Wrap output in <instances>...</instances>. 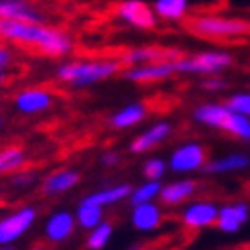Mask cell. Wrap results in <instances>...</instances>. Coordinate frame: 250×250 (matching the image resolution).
<instances>
[{
	"label": "cell",
	"instance_id": "cell-9",
	"mask_svg": "<svg viewBox=\"0 0 250 250\" xmlns=\"http://www.w3.org/2000/svg\"><path fill=\"white\" fill-rule=\"evenodd\" d=\"M114 17L126 27L139 31H155L159 24V17L155 15L153 4L145 2V0H120L114 6Z\"/></svg>",
	"mask_w": 250,
	"mask_h": 250
},
{
	"label": "cell",
	"instance_id": "cell-30",
	"mask_svg": "<svg viewBox=\"0 0 250 250\" xmlns=\"http://www.w3.org/2000/svg\"><path fill=\"white\" fill-rule=\"evenodd\" d=\"M8 185L12 187L15 191H24V189H29V187H33L35 185V181H37V173H33V171H29V169H19V171H15V173H10L8 175Z\"/></svg>",
	"mask_w": 250,
	"mask_h": 250
},
{
	"label": "cell",
	"instance_id": "cell-13",
	"mask_svg": "<svg viewBox=\"0 0 250 250\" xmlns=\"http://www.w3.org/2000/svg\"><path fill=\"white\" fill-rule=\"evenodd\" d=\"M183 51L177 47H157V45H145V47H132L120 53L122 67L141 65V63H153V61H173L181 57Z\"/></svg>",
	"mask_w": 250,
	"mask_h": 250
},
{
	"label": "cell",
	"instance_id": "cell-10",
	"mask_svg": "<svg viewBox=\"0 0 250 250\" xmlns=\"http://www.w3.org/2000/svg\"><path fill=\"white\" fill-rule=\"evenodd\" d=\"M120 76L124 82H130L136 85H155V83H163L171 80L177 73H175L173 61H153V63L122 67Z\"/></svg>",
	"mask_w": 250,
	"mask_h": 250
},
{
	"label": "cell",
	"instance_id": "cell-11",
	"mask_svg": "<svg viewBox=\"0 0 250 250\" xmlns=\"http://www.w3.org/2000/svg\"><path fill=\"white\" fill-rule=\"evenodd\" d=\"M218 209L220 206L209 202V199H195V202L189 199L187 204H183L179 222L183 228L193 230V232L214 228L218 220Z\"/></svg>",
	"mask_w": 250,
	"mask_h": 250
},
{
	"label": "cell",
	"instance_id": "cell-33",
	"mask_svg": "<svg viewBox=\"0 0 250 250\" xmlns=\"http://www.w3.org/2000/svg\"><path fill=\"white\" fill-rule=\"evenodd\" d=\"M224 85H226V82L220 76H206V80L202 82V87L208 92H220V90H224Z\"/></svg>",
	"mask_w": 250,
	"mask_h": 250
},
{
	"label": "cell",
	"instance_id": "cell-24",
	"mask_svg": "<svg viewBox=\"0 0 250 250\" xmlns=\"http://www.w3.org/2000/svg\"><path fill=\"white\" fill-rule=\"evenodd\" d=\"M29 155L21 145H6L0 148V177L2 175H10L22 167H27Z\"/></svg>",
	"mask_w": 250,
	"mask_h": 250
},
{
	"label": "cell",
	"instance_id": "cell-5",
	"mask_svg": "<svg viewBox=\"0 0 250 250\" xmlns=\"http://www.w3.org/2000/svg\"><path fill=\"white\" fill-rule=\"evenodd\" d=\"M234 65V57L228 51H199L193 55H181L173 59L175 73L181 76H220Z\"/></svg>",
	"mask_w": 250,
	"mask_h": 250
},
{
	"label": "cell",
	"instance_id": "cell-17",
	"mask_svg": "<svg viewBox=\"0 0 250 250\" xmlns=\"http://www.w3.org/2000/svg\"><path fill=\"white\" fill-rule=\"evenodd\" d=\"M250 220V206L244 202H232L224 204L218 209V220L216 228L224 234H236L240 232L242 226H246Z\"/></svg>",
	"mask_w": 250,
	"mask_h": 250
},
{
	"label": "cell",
	"instance_id": "cell-19",
	"mask_svg": "<svg viewBox=\"0 0 250 250\" xmlns=\"http://www.w3.org/2000/svg\"><path fill=\"white\" fill-rule=\"evenodd\" d=\"M0 19L22 22H47V15L29 0H0Z\"/></svg>",
	"mask_w": 250,
	"mask_h": 250
},
{
	"label": "cell",
	"instance_id": "cell-6",
	"mask_svg": "<svg viewBox=\"0 0 250 250\" xmlns=\"http://www.w3.org/2000/svg\"><path fill=\"white\" fill-rule=\"evenodd\" d=\"M39 211L35 206H19L0 216V248H10L21 242L37 224Z\"/></svg>",
	"mask_w": 250,
	"mask_h": 250
},
{
	"label": "cell",
	"instance_id": "cell-18",
	"mask_svg": "<svg viewBox=\"0 0 250 250\" xmlns=\"http://www.w3.org/2000/svg\"><path fill=\"white\" fill-rule=\"evenodd\" d=\"M146 116H148V106L145 102H130L126 106L118 108L116 112H112L108 118V126L116 132H124L143 124Z\"/></svg>",
	"mask_w": 250,
	"mask_h": 250
},
{
	"label": "cell",
	"instance_id": "cell-28",
	"mask_svg": "<svg viewBox=\"0 0 250 250\" xmlns=\"http://www.w3.org/2000/svg\"><path fill=\"white\" fill-rule=\"evenodd\" d=\"M15 63H17L15 51H12L8 45L0 43V87L8 83V80L12 76V69H15Z\"/></svg>",
	"mask_w": 250,
	"mask_h": 250
},
{
	"label": "cell",
	"instance_id": "cell-16",
	"mask_svg": "<svg viewBox=\"0 0 250 250\" xmlns=\"http://www.w3.org/2000/svg\"><path fill=\"white\" fill-rule=\"evenodd\" d=\"M82 181V173L73 167H63V169H55L47 175L41 181V191L47 197H55V195H63L73 191Z\"/></svg>",
	"mask_w": 250,
	"mask_h": 250
},
{
	"label": "cell",
	"instance_id": "cell-2",
	"mask_svg": "<svg viewBox=\"0 0 250 250\" xmlns=\"http://www.w3.org/2000/svg\"><path fill=\"white\" fill-rule=\"evenodd\" d=\"M120 71L122 63L118 57L65 59L55 67V80L71 90H85L120 76Z\"/></svg>",
	"mask_w": 250,
	"mask_h": 250
},
{
	"label": "cell",
	"instance_id": "cell-32",
	"mask_svg": "<svg viewBox=\"0 0 250 250\" xmlns=\"http://www.w3.org/2000/svg\"><path fill=\"white\" fill-rule=\"evenodd\" d=\"M120 161H122V155L116 151V148H108V151H104L102 157H100V163L104 167H116Z\"/></svg>",
	"mask_w": 250,
	"mask_h": 250
},
{
	"label": "cell",
	"instance_id": "cell-21",
	"mask_svg": "<svg viewBox=\"0 0 250 250\" xmlns=\"http://www.w3.org/2000/svg\"><path fill=\"white\" fill-rule=\"evenodd\" d=\"M132 191V185L130 183H116V185H106V187H100V189L92 191L83 195L87 202L98 204L100 208H110V206H116L122 202H128V195Z\"/></svg>",
	"mask_w": 250,
	"mask_h": 250
},
{
	"label": "cell",
	"instance_id": "cell-25",
	"mask_svg": "<svg viewBox=\"0 0 250 250\" xmlns=\"http://www.w3.org/2000/svg\"><path fill=\"white\" fill-rule=\"evenodd\" d=\"M76 222H78V230H92L96 228L98 224H102L106 218H104V208H100L98 204H92L87 202L85 197H82V202L78 204L76 208Z\"/></svg>",
	"mask_w": 250,
	"mask_h": 250
},
{
	"label": "cell",
	"instance_id": "cell-8",
	"mask_svg": "<svg viewBox=\"0 0 250 250\" xmlns=\"http://www.w3.org/2000/svg\"><path fill=\"white\" fill-rule=\"evenodd\" d=\"M57 102V96L49 90V87L41 85H29L22 87L12 98V108L17 110L21 116H41L45 112L53 110Z\"/></svg>",
	"mask_w": 250,
	"mask_h": 250
},
{
	"label": "cell",
	"instance_id": "cell-3",
	"mask_svg": "<svg viewBox=\"0 0 250 250\" xmlns=\"http://www.w3.org/2000/svg\"><path fill=\"white\" fill-rule=\"evenodd\" d=\"M193 120L202 126L226 132L238 141H250V116L232 110L226 102H204L193 108Z\"/></svg>",
	"mask_w": 250,
	"mask_h": 250
},
{
	"label": "cell",
	"instance_id": "cell-20",
	"mask_svg": "<svg viewBox=\"0 0 250 250\" xmlns=\"http://www.w3.org/2000/svg\"><path fill=\"white\" fill-rule=\"evenodd\" d=\"M199 185L193 179H177L161 185V193H159V202L167 206V208H179L187 204L189 199L197 193Z\"/></svg>",
	"mask_w": 250,
	"mask_h": 250
},
{
	"label": "cell",
	"instance_id": "cell-29",
	"mask_svg": "<svg viewBox=\"0 0 250 250\" xmlns=\"http://www.w3.org/2000/svg\"><path fill=\"white\" fill-rule=\"evenodd\" d=\"M167 171H169L167 161L161 159V157H148L145 163H143V177H145V179L161 181V179L165 177Z\"/></svg>",
	"mask_w": 250,
	"mask_h": 250
},
{
	"label": "cell",
	"instance_id": "cell-34",
	"mask_svg": "<svg viewBox=\"0 0 250 250\" xmlns=\"http://www.w3.org/2000/svg\"><path fill=\"white\" fill-rule=\"evenodd\" d=\"M4 124H6V118L2 116V112H0V130H2V128H4Z\"/></svg>",
	"mask_w": 250,
	"mask_h": 250
},
{
	"label": "cell",
	"instance_id": "cell-14",
	"mask_svg": "<svg viewBox=\"0 0 250 250\" xmlns=\"http://www.w3.org/2000/svg\"><path fill=\"white\" fill-rule=\"evenodd\" d=\"M171 134H173L171 122L159 120V122L151 124L146 130L132 136V141L128 143V153L130 155H146V153L155 151V148H159L163 143H167Z\"/></svg>",
	"mask_w": 250,
	"mask_h": 250
},
{
	"label": "cell",
	"instance_id": "cell-1",
	"mask_svg": "<svg viewBox=\"0 0 250 250\" xmlns=\"http://www.w3.org/2000/svg\"><path fill=\"white\" fill-rule=\"evenodd\" d=\"M0 41L6 45L29 49V51H35L49 59H63L76 49L73 37L67 31L51 27L47 22L0 19Z\"/></svg>",
	"mask_w": 250,
	"mask_h": 250
},
{
	"label": "cell",
	"instance_id": "cell-23",
	"mask_svg": "<svg viewBox=\"0 0 250 250\" xmlns=\"http://www.w3.org/2000/svg\"><path fill=\"white\" fill-rule=\"evenodd\" d=\"M155 15L165 22H183L189 17V0H155Z\"/></svg>",
	"mask_w": 250,
	"mask_h": 250
},
{
	"label": "cell",
	"instance_id": "cell-36",
	"mask_svg": "<svg viewBox=\"0 0 250 250\" xmlns=\"http://www.w3.org/2000/svg\"><path fill=\"white\" fill-rule=\"evenodd\" d=\"M0 43H2V41H0Z\"/></svg>",
	"mask_w": 250,
	"mask_h": 250
},
{
	"label": "cell",
	"instance_id": "cell-12",
	"mask_svg": "<svg viewBox=\"0 0 250 250\" xmlns=\"http://www.w3.org/2000/svg\"><path fill=\"white\" fill-rule=\"evenodd\" d=\"M78 232L76 214L69 209H53L43 222V236L49 244H65Z\"/></svg>",
	"mask_w": 250,
	"mask_h": 250
},
{
	"label": "cell",
	"instance_id": "cell-7",
	"mask_svg": "<svg viewBox=\"0 0 250 250\" xmlns=\"http://www.w3.org/2000/svg\"><path fill=\"white\" fill-rule=\"evenodd\" d=\"M208 161H209L208 148L202 143L187 141V143L177 145L171 151V155L167 159V167L173 173L189 175V173H195V171H204Z\"/></svg>",
	"mask_w": 250,
	"mask_h": 250
},
{
	"label": "cell",
	"instance_id": "cell-22",
	"mask_svg": "<svg viewBox=\"0 0 250 250\" xmlns=\"http://www.w3.org/2000/svg\"><path fill=\"white\" fill-rule=\"evenodd\" d=\"M248 167H250V157L246 153H230L214 161H208L204 171L208 175H226V173H236Z\"/></svg>",
	"mask_w": 250,
	"mask_h": 250
},
{
	"label": "cell",
	"instance_id": "cell-4",
	"mask_svg": "<svg viewBox=\"0 0 250 250\" xmlns=\"http://www.w3.org/2000/svg\"><path fill=\"white\" fill-rule=\"evenodd\" d=\"M187 29L191 35L208 41H236L250 37V21L224 15L187 17Z\"/></svg>",
	"mask_w": 250,
	"mask_h": 250
},
{
	"label": "cell",
	"instance_id": "cell-15",
	"mask_svg": "<svg viewBox=\"0 0 250 250\" xmlns=\"http://www.w3.org/2000/svg\"><path fill=\"white\" fill-rule=\"evenodd\" d=\"M165 222L163 208L157 202H145V204H136L130 206V226L136 232H157Z\"/></svg>",
	"mask_w": 250,
	"mask_h": 250
},
{
	"label": "cell",
	"instance_id": "cell-27",
	"mask_svg": "<svg viewBox=\"0 0 250 250\" xmlns=\"http://www.w3.org/2000/svg\"><path fill=\"white\" fill-rule=\"evenodd\" d=\"M161 181L155 179H145L143 183H139L136 187H132V191L128 195V204L136 206V204H145V202H159V193H161Z\"/></svg>",
	"mask_w": 250,
	"mask_h": 250
},
{
	"label": "cell",
	"instance_id": "cell-35",
	"mask_svg": "<svg viewBox=\"0 0 250 250\" xmlns=\"http://www.w3.org/2000/svg\"><path fill=\"white\" fill-rule=\"evenodd\" d=\"M2 204H4V191L0 189V206H2Z\"/></svg>",
	"mask_w": 250,
	"mask_h": 250
},
{
	"label": "cell",
	"instance_id": "cell-26",
	"mask_svg": "<svg viewBox=\"0 0 250 250\" xmlns=\"http://www.w3.org/2000/svg\"><path fill=\"white\" fill-rule=\"evenodd\" d=\"M112 236H114V226L104 220L102 224H98L96 228L87 230V234H85V248L87 250H104V248H108Z\"/></svg>",
	"mask_w": 250,
	"mask_h": 250
},
{
	"label": "cell",
	"instance_id": "cell-31",
	"mask_svg": "<svg viewBox=\"0 0 250 250\" xmlns=\"http://www.w3.org/2000/svg\"><path fill=\"white\" fill-rule=\"evenodd\" d=\"M226 104H228L232 110L240 112V114L250 116V92H238V94H232V96L226 100Z\"/></svg>",
	"mask_w": 250,
	"mask_h": 250
}]
</instances>
